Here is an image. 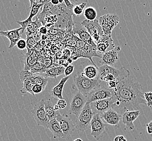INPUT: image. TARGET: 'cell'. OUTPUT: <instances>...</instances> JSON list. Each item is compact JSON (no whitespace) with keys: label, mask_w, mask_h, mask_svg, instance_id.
<instances>
[{"label":"cell","mask_w":152,"mask_h":141,"mask_svg":"<svg viewBox=\"0 0 152 141\" xmlns=\"http://www.w3.org/2000/svg\"><path fill=\"white\" fill-rule=\"evenodd\" d=\"M113 93L116 99L114 109L120 115L126 111L139 110L141 105H146L142 86L131 73L119 81Z\"/></svg>","instance_id":"cell-1"},{"label":"cell","mask_w":152,"mask_h":141,"mask_svg":"<svg viewBox=\"0 0 152 141\" xmlns=\"http://www.w3.org/2000/svg\"><path fill=\"white\" fill-rule=\"evenodd\" d=\"M100 79H90L83 76L81 70H77L74 74L72 88L86 96L101 82Z\"/></svg>","instance_id":"cell-2"},{"label":"cell","mask_w":152,"mask_h":141,"mask_svg":"<svg viewBox=\"0 0 152 141\" xmlns=\"http://www.w3.org/2000/svg\"><path fill=\"white\" fill-rule=\"evenodd\" d=\"M76 53L78 58H84L85 59H88L91 63L96 65L94 63L92 58L94 56L101 58L102 55H99L97 53L96 48L91 45L82 41L77 36V44L76 45Z\"/></svg>","instance_id":"cell-3"},{"label":"cell","mask_w":152,"mask_h":141,"mask_svg":"<svg viewBox=\"0 0 152 141\" xmlns=\"http://www.w3.org/2000/svg\"><path fill=\"white\" fill-rule=\"evenodd\" d=\"M94 115V112L91 109L90 103L87 102L77 117L75 124V129L83 132L90 128Z\"/></svg>","instance_id":"cell-4"},{"label":"cell","mask_w":152,"mask_h":141,"mask_svg":"<svg viewBox=\"0 0 152 141\" xmlns=\"http://www.w3.org/2000/svg\"><path fill=\"white\" fill-rule=\"evenodd\" d=\"M113 96H114L113 91L108 88L106 82V85L102 84V82H101L99 85L97 86L85 96L87 102L89 103Z\"/></svg>","instance_id":"cell-5"},{"label":"cell","mask_w":152,"mask_h":141,"mask_svg":"<svg viewBox=\"0 0 152 141\" xmlns=\"http://www.w3.org/2000/svg\"><path fill=\"white\" fill-rule=\"evenodd\" d=\"M99 23L102 28L104 34H112V30L119 23L118 16L113 14H107L102 15L99 19Z\"/></svg>","instance_id":"cell-6"},{"label":"cell","mask_w":152,"mask_h":141,"mask_svg":"<svg viewBox=\"0 0 152 141\" xmlns=\"http://www.w3.org/2000/svg\"><path fill=\"white\" fill-rule=\"evenodd\" d=\"M98 72L100 80L107 74H111L115 76L116 79L118 81L123 79L131 73L130 72L124 67H122L120 69H117L111 66L106 65H102L99 67Z\"/></svg>","instance_id":"cell-7"},{"label":"cell","mask_w":152,"mask_h":141,"mask_svg":"<svg viewBox=\"0 0 152 141\" xmlns=\"http://www.w3.org/2000/svg\"><path fill=\"white\" fill-rule=\"evenodd\" d=\"M44 102L45 100L42 99L38 103L36 104L31 110V113L37 125L48 128L50 121L47 117L45 111Z\"/></svg>","instance_id":"cell-8"},{"label":"cell","mask_w":152,"mask_h":141,"mask_svg":"<svg viewBox=\"0 0 152 141\" xmlns=\"http://www.w3.org/2000/svg\"><path fill=\"white\" fill-rule=\"evenodd\" d=\"M115 102L116 99L115 97L113 96L104 99L91 102L90 103V105L94 114H98L100 116L108 110L114 109Z\"/></svg>","instance_id":"cell-9"},{"label":"cell","mask_w":152,"mask_h":141,"mask_svg":"<svg viewBox=\"0 0 152 141\" xmlns=\"http://www.w3.org/2000/svg\"><path fill=\"white\" fill-rule=\"evenodd\" d=\"M81 24L87 30L96 44L99 42L102 37L104 35L98 19L92 21L86 19L83 21Z\"/></svg>","instance_id":"cell-10"},{"label":"cell","mask_w":152,"mask_h":141,"mask_svg":"<svg viewBox=\"0 0 152 141\" xmlns=\"http://www.w3.org/2000/svg\"><path fill=\"white\" fill-rule=\"evenodd\" d=\"M91 135L96 140L102 138L105 133L107 124L102 121V118L98 114H94L90 124Z\"/></svg>","instance_id":"cell-11"},{"label":"cell","mask_w":152,"mask_h":141,"mask_svg":"<svg viewBox=\"0 0 152 141\" xmlns=\"http://www.w3.org/2000/svg\"><path fill=\"white\" fill-rule=\"evenodd\" d=\"M56 118L58 122L63 133V138L70 137L75 129V124L73 123L72 120L67 115H61L59 112Z\"/></svg>","instance_id":"cell-12"},{"label":"cell","mask_w":152,"mask_h":141,"mask_svg":"<svg viewBox=\"0 0 152 141\" xmlns=\"http://www.w3.org/2000/svg\"><path fill=\"white\" fill-rule=\"evenodd\" d=\"M86 103L87 101L85 96L78 91L74 94L71 102L69 111V113L75 115L78 117Z\"/></svg>","instance_id":"cell-13"},{"label":"cell","mask_w":152,"mask_h":141,"mask_svg":"<svg viewBox=\"0 0 152 141\" xmlns=\"http://www.w3.org/2000/svg\"><path fill=\"white\" fill-rule=\"evenodd\" d=\"M72 33L75 35H77L81 40L88 43L96 48V45L94 39L88 32L87 30L79 22H74L72 27Z\"/></svg>","instance_id":"cell-14"},{"label":"cell","mask_w":152,"mask_h":141,"mask_svg":"<svg viewBox=\"0 0 152 141\" xmlns=\"http://www.w3.org/2000/svg\"><path fill=\"white\" fill-rule=\"evenodd\" d=\"M120 50L121 48L120 46H115L113 50L103 53L102 54L100 63L102 65H106L112 66L119 60V56L118 53L120 52Z\"/></svg>","instance_id":"cell-15"},{"label":"cell","mask_w":152,"mask_h":141,"mask_svg":"<svg viewBox=\"0 0 152 141\" xmlns=\"http://www.w3.org/2000/svg\"><path fill=\"white\" fill-rule=\"evenodd\" d=\"M140 115L139 110L134 111H126L122 115V121L127 129L130 131L134 130L135 128L134 122Z\"/></svg>","instance_id":"cell-16"},{"label":"cell","mask_w":152,"mask_h":141,"mask_svg":"<svg viewBox=\"0 0 152 141\" xmlns=\"http://www.w3.org/2000/svg\"><path fill=\"white\" fill-rule=\"evenodd\" d=\"M100 117L106 124L113 126H119L120 120L122 119V115L114 109H110L100 115Z\"/></svg>","instance_id":"cell-17"},{"label":"cell","mask_w":152,"mask_h":141,"mask_svg":"<svg viewBox=\"0 0 152 141\" xmlns=\"http://www.w3.org/2000/svg\"><path fill=\"white\" fill-rule=\"evenodd\" d=\"M96 45L97 52L102 54L112 50L115 47L112 38V34L103 35L99 42H98Z\"/></svg>","instance_id":"cell-18"},{"label":"cell","mask_w":152,"mask_h":141,"mask_svg":"<svg viewBox=\"0 0 152 141\" xmlns=\"http://www.w3.org/2000/svg\"><path fill=\"white\" fill-rule=\"evenodd\" d=\"M22 28L9 30L7 31H0V36H4L8 39L10 41L9 49L15 47L18 41L21 39Z\"/></svg>","instance_id":"cell-19"},{"label":"cell","mask_w":152,"mask_h":141,"mask_svg":"<svg viewBox=\"0 0 152 141\" xmlns=\"http://www.w3.org/2000/svg\"><path fill=\"white\" fill-rule=\"evenodd\" d=\"M43 6H44L43 4H35L32 5V7L30 8L31 11L28 18H27L26 20L22 21H16V22L20 25L21 26L20 27L22 29L21 31L22 34L24 33L25 30H26V27L28 25V24L32 22V18L38 14L39 10L43 7Z\"/></svg>","instance_id":"cell-20"},{"label":"cell","mask_w":152,"mask_h":141,"mask_svg":"<svg viewBox=\"0 0 152 141\" xmlns=\"http://www.w3.org/2000/svg\"><path fill=\"white\" fill-rule=\"evenodd\" d=\"M70 76H65L62 78L58 84L52 88L50 94L51 97L58 99H63V97L62 95L63 88L65 83L67 82Z\"/></svg>","instance_id":"cell-21"},{"label":"cell","mask_w":152,"mask_h":141,"mask_svg":"<svg viewBox=\"0 0 152 141\" xmlns=\"http://www.w3.org/2000/svg\"><path fill=\"white\" fill-rule=\"evenodd\" d=\"M81 73L90 79H99L98 68L96 65H87L84 67L83 70H81Z\"/></svg>","instance_id":"cell-22"},{"label":"cell","mask_w":152,"mask_h":141,"mask_svg":"<svg viewBox=\"0 0 152 141\" xmlns=\"http://www.w3.org/2000/svg\"><path fill=\"white\" fill-rule=\"evenodd\" d=\"M48 129L53 133V138H63V133L58 121L56 118H53L49 121Z\"/></svg>","instance_id":"cell-23"},{"label":"cell","mask_w":152,"mask_h":141,"mask_svg":"<svg viewBox=\"0 0 152 141\" xmlns=\"http://www.w3.org/2000/svg\"><path fill=\"white\" fill-rule=\"evenodd\" d=\"M44 109L46 112L47 117L50 121L53 118H56L58 111H56L54 110V105L51 99L49 98L44 102Z\"/></svg>","instance_id":"cell-24"},{"label":"cell","mask_w":152,"mask_h":141,"mask_svg":"<svg viewBox=\"0 0 152 141\" xmlns=\"http://www.w3.org/2000/svg\"><path fill=\"white\" fill-rule=\"evenodd\" d=\"M64 66H57L50 68L47 70L45 72V77L56 78L64 73Z\"/></svg>","instance_id":"cell-25"},{"label":"cell","mask_w":152,"mask_h":141,"mask_svg":"<svg viewBox=\"0 0 152 141\" xmlns=\"http://www.w3.org/2000/svg\"><path fill=\"white\" fill-rule=\"evenodd\" d=\"M42 26V23L37 18L35 21H32L28 24L26 27V35H32L38 31L39 28Z\"/></svg>","instance_id":"cell-26"},{"label":"cell","mask_w":152,"mask_h":141,"mask_svg":"<svg viewBox=\"0 0 152 141\" xmlns=\"http://www.w3.org/2000/svg\"><path fill=\"white\" fill-rule=\"evenodd\" d=\"M31 76H30L27 79L25 80L23 82H22V88L20 91L22 94L29 93L30 94L34 96L32 91V87L34 86V84L31 80Z\"/></svg>","instance_id":"cell-27"},{"label":"cell","mask_w":152,"mask_h":141,"mask_svg":"<svg viewBox=\"0 0 152 141\" xmlns=\"http://www.w3.org/2000/svg\"><path fill=\"white\" fill-rule=\"evenodd\" d=\"M31 80L32 82L34 85L38 84L43 86L44 88H45L47 86L48 79L45 76H42L41 75H38L36 74H33L31 77Z\"/></svg>","instance_id":"cell-28"},{"label":"cell","mask_w":152,"mask_h":141,"mask_svg":"<svg viewBox=\"0 0 152 141\" xmlns=\"http://www.w3.org/2000/svg\"><path fill=\"white\" fill-rule=\"evenodd\" d=\"M84 16L86 20L88 21H94L96 19L97 12L96 9L92 7L86 8L84 10Z\"/></svg>","instance_id":"cell-29"},{"label":"cell","mask_w":152,"mask_h":141,"mask_svg":"<svg viewBox=\"0 0 152 141\" xmlns=\"http://www.w3.org/2000/svg\"><path fill=\"white\" fill-rule=\"evenodd\" d=\"M25 63V70H29L34 65L36 64L37 62V57L34 54H31L26 56Z\"/></svg>","instance_id":"cell-30"},{"label":"cell","mask_w":152,"mask_h":141,"mask_svg":"<svg viewBox=\"0 0 152 141\" xmlns=\"http://www.w3.org/2000/svg\"><path fill=\"white\" fill-rule=\"evenodd\" d=\"M86 5H87V3H83L79 5L74 6L72 9V13L73 15L78 17L82 15L83 12H84V9L86 8Z\"/></svg>","instance_id":"cell-31"},{"label":"cell","mask_w":152,"mask_h":141,"mask_svg":"<svg viewBox=\"0 0 152 141\" xmlns=\"http://www.w3.org/2000/svg\"><path fill=\"white\" fill-rule=\"evenodd\" d=\"M47 70L46 67H45L42 64L37 62L36 64L32 66L30 71L33 74H36L40 72H46Z\"/></svg>","instance_id":"cell-32"},{"label":"cell","mask_w":152,"mask_h":141,"mask_svg":"<svg viewBox=\"0 0 152 141\" xmlns=\"http://www.w3.org/2000/svg\"><path fill=\"white\" fill-rule=\"evenodd\" d=\"M33 73H32L29 70H22L20 73V77L21 80V82H23L24 80L27 79L28 78L31 76Z\"/></svg>","instance_id":"cell-33"},{"label":"cell","mask_w":152,"mask_h":141,"mask_svg":"<svg viewBox=\"0 0 152 141\" xmlns=\"http://www.w3.org/2000/svg\"><path fill=\"white\" fill-rule=\"evenodd\" d=\"M144 98L146 100V105L149 108L152 106V92H147L143 94Z\"/></svg>","instance_id":"cell-34"},{"label":"cell","mask_w":152,"mask_h":141,"mask_svg":"<svg viewBox=\"0 0 152 141\" xmlns=\"http://www.w3.org/2000/svg\"><path fill=\"white\" fill-rule=\"evenodd\" d=\"M36 44V40L35 39L34 36H31V35H27L26 39V44L28 48H32L34 47Z\"/></svg>","instance_id":"cell-35"},{"label":"cell","mask_w":152,"mask_h":141,"mask_svg":"<svg viewBox=\"0 0 152 141\" xmlns=\"http://www.w3.org/2000/svg\"><path fill=\"white\" fill-rule=\"evenodd\" d=\"M44 88L43 86L41 85H38V84H35L33 86L32 88V91L34 94L35 95L36 94H39L41 93L42 92L44 91Z\"/></svg>","instance_id":"cell-36"},{"label":"cell","mask_w":152,"mask_h":141,"mask_svg":"<svg viewBox=\"0 0 152 141\" xmlns=\"http://www.w3.org/2000/svg\"><path fill=\"white\" fill-rule=\"evenodd\" d=\"M16 46L18 47L19 50H24L25 48H26L27 46L26 41L23 39H20L18 41Z\"/></svg>","instance_id":"cell-37"},{"label":"cell","mask_w":152,"mask_h":141,"mask_svg":"<svg viewBox=\"0 0 152 141\" xmlns=\"http://www.w3.org/2000/svg\"><path fill=\"white\" fill-rule=\"evenodd\" d=\"M76 44H77V36L73 35V37L72 38L67 39V41H66V44L67 46H71V47H76Z\"/></svg>","instance_id":"cell-38"},{"label":"cell","mask_w":152,"mask_h":141,"mask_svg":"<svg viewBox=\"0 0 152 141\" xmlns=\"http://www.w3.org/2000/svg\"><path fill=\"white\" fill-rule=\"evenodd\" d=\"M75 70V66L72 65H69L65 68V76H70Z\"/></svg>","instance_id":"cell-39"},{"label":"cell","mask_w":152,"mask_h":141,"mask_svg":"<svg viewBox=\"0 0 152 141\" xmlns=\"http://www.w3.org/2000/svg\"><path fill=\"white\" fill-rule=\"evenodd\" d=\"M57 105L58 106L59 109H63L67 106V103L66 100L64 99H59L58 102L57 103Z\"/></svg>","instance_id":"cell-40"},{"label":"cell","mask_w":152,"mask_h":141,"mask_svg":"<svg viewBox=\"0 0 152 141\" xmlns=\"http://www.w3.org/2000/svg\"><path fill=\"white\" fill-rule=\"evenodd\" d=\"M69 1L73 6L79 5L83 3H88V0H69Z\"/></svg>","instance_id":"cell-41"},{"label":"cell","mask_w":152,"mask_h":141,"mask_svg":"<svg viewBox=\"0 0 152 141\" xmlns=\"http://www.w3.org/2000/svg\"><path fill=\"white\" fill-rule=\"evenodd\" d=\"M38 32L42 35H46L48 32V30L47 29V27L41 26L38 30Z\"/></svg>","instance_id":"cell-42"},{"label":"cell","mask_w":152,"mask_h":141,"mask_svg":"<svg viewBox=\"0 0 152 141\" xmlns=\"http://www.w3.org/2000/svg\"><path fill=\"white\" fill-rule=\"evenodd\" d=\"M147 132L148 134H152V122H149L146 124Z\"/></svg>","instance_id":"cell-43"},{"label":"cell","mask_w":152,"mask_h":141,"mask_svg":"<svg viewBox=\"0 0 152 141\" xmlns=\"http://www.w3.org/2000/svg\"><path fill=\"white\" fill-rule=\"evenodd\" d=\"M114 141H127V140L124 136L119 135L114 138Z\"/></svg>","instance_id":"cell-44"},{"label":"cell","mask_w":152,"mask_h":141,"mask_svg":"<svg viewBox=\"0 0 152 141\" xmlns=\"http://www.w3.org/2000/svg\"><path fill=\"white\" fill-rule=\"evenodd\" d=\"M48 32H49L50 34L51 35H56L58 33V31L56 29L51 28L50 30H48Z\"/></svg>","instance_id":"cell-45"},{"label":"cell","mask_w":152,"mask_h":141,"mask_svg":"<svg viewBox=\"0 0 152 141\" xmlns=\"http://www.w3.org/2000/svg\"><path fill=\"white\" fill-rule=\"evenodd\" d=\"M50 3L53 4V6H57L60 4L58 0H51Z\"/></svg>","instance_id":"cell-46"},{"label":"cell","mask_w":152,"mask_h":141,"mask_svg":"<svg viewBox=\"0 0 152 141\" xmlns=\"http://www.w3.org/2000/svg\"><path fill=\"white\" fill-rule=\"evenodd\" d=\"M54 110L56 111H58L59 110H60L58 106L57 105V104L54 105Z\"/></svg>","instance_id":"cell-47"},{"label":"cell","mask_w":152,"mask_h":141,"mask_svg":"<svg viewBox=\"0 0 152 141\" xmlns=\"http://www.w3.org/2000/svg\"><path fill=\"white\" fill-rule=\"evenodd\" d=\"M73 141H83L82 140V139H80V138H77V139H76L75 140H74Z\"/></svg>","instance_id":"cell-48"}]
</instances>
